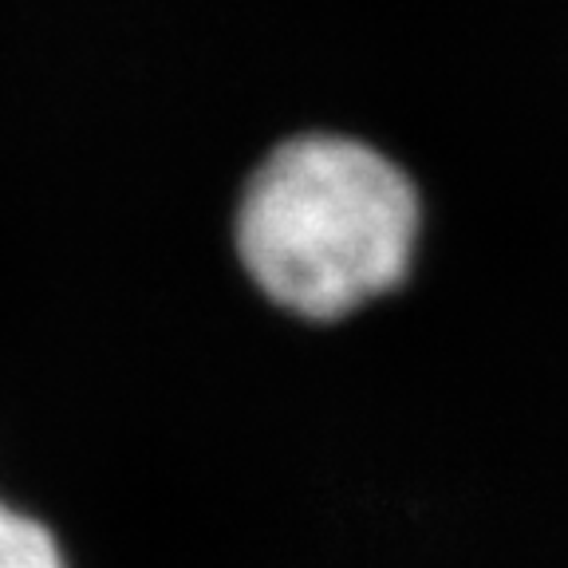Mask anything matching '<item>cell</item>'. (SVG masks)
<instances>
[{"label": "cell", "instance_id": "1", "mask_svg": "<svg viewBox=\"0 0 568 568\" xmlns=\"http://www.w3.org/2000/svg\"><path fill=\"white\" fill-rule=\"evenodd\" d=\"M426 197L364 134L296 131L261 154L230 213L241 276L273 312L336 328L399 296L418 268Z\"/></svg>", "mask_w": 568, "mask_h": 568}, {"label": "cell", "instance_id": "2", "mask_svg": "<svg viewBox=\"0 0 568 568\" xmlns=\"http://www.w3.org/2000/svg\"><path fill=\"white\" fill-rule=\"evenodd\" d=\"M0 568H71V560L44 517L0 497Z\"/></svg>", "mask_w": 568, "mask_h": 568}]
</instances>
